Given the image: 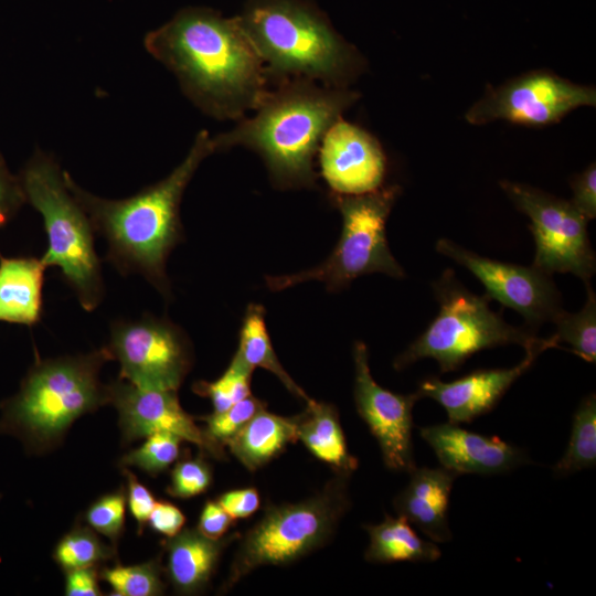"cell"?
Segmentation results:
<instances>
[{
    "mask_svg": "<svg viewBox=\"0 0 596 596\" xmlns=\"http://www.w3.org/2000/svg\"><path fill=\"white\" fill-rule=\"evenodd\" d=\"M143 45L214 118L240 120L267 91V73L238 17L187 8L148 32Z\"/></svg>",
    "mask_w": 596,
    "mask_h": 596,
    "instance_id": "obj_1",
    "label": "cell"
},
{
    "mask_svg": "<svg viewBox=\"0 0 596 596\" xmlns=\"http://www.w3.org/2000/svg\"><path fill=\"white\" fill-rule=\"evenodd\" d=\"M215 151L213 137L200 131L184 160L168 177L120 200L83 190L64 171L70 191L107 242V259L120 273L141 274L162 294L169 292L167 257L183 240L181 199L200 163Z\"/></svg>",
    "mask_w": 596,
    "mask_h": 596,
    "instance_id": "obj_2",
    "label": "cell"
},
{
    "mask_svg": "<svg viewBox=\"0 0 596 596\" xmlns=\"http://www.w3.org/2000/svg\"><path fill=\"white\" fill-rule=\"evenodd\" d=\"M360 95L305 78L280 79L266 91L255 115L213 137L217 150L242 146L258 153L274 185L312 188L315 157L329 128Z\"/></svg>",
    "mask_w": 596,
    "mask_h": 596,
    "instance_id": "obj_3",
    "label": "cell"
},
{
    "mask_svg": "<svg viewBox=\"0 0 596 596\" xmlns=\"http://www.w3.org/2000/svg\"><path fill=\"white\" fill-rule=\"evenodd\" d=\"M238 18L268 78L347 87L362 71L359 52L299 0H249Z\"/></svg>",
    "mask_w": 596,
    "mask_h": 596,
    "instance_id": "obj_4",
    "label": "cell"
},
{
    "mask_svg": "<svg viewBox=\"0 0 596 596\" xmlns=\"http://www.w3.org/2000/svg\"><path fill=\"white\" fill-rule=\"evenodd\" d=\"M106 347L86 354L38 360L19 392L1 404L0 434L19 438L30 454L55 448L81 416L109 404L99 370Z\"/></svg>",
    "mask_w": 596,
    "mask_h": 596,
    "instance_id": "obj_5",
    "label": "cell"
},
{
    "mask_svg": "<svg viewBox=\"0 0 596 596\" xmlns=\"http://www.w3.org/2000/svg\"><path fill=\"white\" fill-rule=\"evenodd\" d=\"M20 180L26 201L43 219L47 237L43 263L58 267L83 309L93 311L103 299L104 284L89 216L51 156L36 151Z\"/></svg>",
    "mask_w": 596,
    "mask_h": 596,
    "instance_id": "obj_6",
    "label": "cell"
},
{
    "mask_svg": "<svg viewBox=\"0 0 596 596\" xmlns=\"http://www.w3.org/2000/svg\"><path fill=\"white\" fill-rule=\"evenodd\" d=\"M351 473L334 472L320 491L295 503H269L242 538L221 593L265 565L284 566L326 545L351 508Z\"/></svg>",
    "mask_w": 596,
    "mask_h": 596,
    "instance_id": "obj_7",
    "label": "cell"
},
{
    "mask_svg": "<svg viewBox=\"0 0 596 596\" xmlns=\"http://www.w3.org/2000/svg\"><path fill=\"white\" fill-rule=\"evenodd\" d=\"M439 312L426 330L394 361L403 370L416 361L432 358L441 373L459 369L472 354L505 344L530 348L540 340L531 329L518 328L490 309V298L469 291L446 269L433 284Z\"/></svg>",
    "mask_w": 596,
    "mask_h": 596,
    "instance_id": "obj_8",
    "label": "cell"
},
{
    "mask_svg": "<svg viewBox=\"0 0 596 596\" xmlns=\"http://www.w3.org/2000/svg\"><path fill=\"white\" fill-rule=\"evenodd\" d=\"M401 193L398 185L355 195L331 193L342 216L340 238L331 255L320 265L290 275L267 276L266 285L284 290L306 281H321L328 290L337 291L355 278L383 273L405 277L404 269L392 255L386 240V221Z\"/></svg>",
    "mask_w": 596,
    "mask_h": 596,
    "instance_id": "obj_9",
    "label": "cell"
},
{
    "mask_svg": "<svg viewBox=\"0 0 596 596\" xmlns=\"http://www.w3.org/2000/svg\"><path fill=\"white\" fill-rule=\"evenodd\" d=\"M500 185L531 221L529 228L535 242L532 265L550 275L572 273L588 285L596 268L588 220L571 201L522 183L501 181Z\"/></svg>",
    "mask_w": 596,
    "mask_h": 596,
    "instance_id": "obj_10",
    "label": "cell"
},
{
    "mask_svg": "<svg viewBox=\"0 0 596 596\" xmlns=\"http://www.w3.org/2000/svg\"><path fill=\"white\" fill-rule=\"evenodd\" d=\"M106 348L120 365L119 377L142 389L178 391L193 363L181 328L150 315L114 322Z\"/></svg>",
    "mask_w": 596,
    "mask_h": 596,
    "instance_id": "obj_11",
    "label": "cell"
},
{
    "mask_svg": "<svg viewBox=\"0 0 596 596\" xmlns=\"http://www.w3.org/2000/svg\"><path fill=\"white\" fill-rule=\"evenodd\" d=\"M596 105V91L549 71H534L489 88L466 113L472 125L504 120L525 126L560 121L582 106Z\"/></svg>",
    "mask_w": 596,
    "mask_h": 596,
    "instance_id": "obj_12",
    "label": "cell"
},
{
    "mask_svg": "<svg viewBox=\"0 0 596 596\" xmlns=\"http://www.w3.org/2000/svg\"><path fill=\"white\" fill-rule=\"evenodd\" d=\"M436 251L470 270L482 283L490 299L519 312L530 328L553 321L564 310L551 275L533 265L490 259L448 238L438 240Z\"/></svg>",
    "mask_w": 596,
    "mask_h": 596,
    "instance_id": "obj_13",
    "label": "cell"
},
{
    "mask_svg": "<svg viewBox=\"0 0 596 596\" xmlns=\"http://www.w3.org/2000/svg\"><path fill=\"white\" fill-rule=\"evenodd\" d=\"M353 396L359 416L376 439L384 466L396 472L416 468L412 440L413 407L417 393L398 394L379 385L370 371L368 348L362 341L353 345Z\"/></svg>",
    "mask_w": 596,
    "mask_h": 596,
    "instance_id": "obj_14",
    "label": "cell"
},
{
    "mask_svg": "<svg viewBox=\"0 0 596 596\" xmlns=\"http://www.w3.org/2000/svg\"><path fill=\"white\" fill-rule=\"evenodd\" d=\"M109 404L118 412L121 443L129 445L166 432L195 445L200 453L217 460L226 459L225 447L214 441L181 406L177 391L142 389L120 377L107 384Z\"/></svg>",
    "mask_w": 596,
    "mask_h": 596,
    "instance_id": "obj_15",
    "label": "cell"
},
{
    "mask_svg": "<svg viewBox=\"0 0 596 596\" xmlns=\"http://www.w3.org/2000/svg\"><path fill=\"white\" fill-rule=\"evenodd\" d=\"M318 155L331 193L355 195L383 187L384 151L374 136L356 125L338 119L326 132Z\"/></svg>",
    "mask_w": 596,
    "mask_h": 596,
    "instance_id": "obj_16",
    "label": "cell"
},
{
    "mask_svg": "<svg viewBox=\"0 0 596 596\" xmlns=\"http://www.w3.org/2000/svg\"><path fill=\"white\" fill-rule=\"evenodd\" d=\"M558 348L554 336L525 349L524 359L510 369L476 370L451 382L436 376L424 379L417 389L419 398L429 397L447 412L449 423H470L492 411L509 387L526 372L546 349Z\"/></svg>",
    "mask_w": 596,
    "mask_h": 596,
    "instance_id": "obj_17",
    "label": "cell"
},
{
    "mask_svg": "<svg viewBox=\"0 0 596 596\" xmlns=\"http://www.w3.org/2000/svg\"><path fill=\"white\" fill-rule=\"evenodd\" d=\"M419 435L432 447L440 465L458 476L507 473L531 462L523 449L449 422L422 427Z\"/></svg>",
    "mask_w": 596,
    "mask_h": 596,
    "instance_id": "obj_18",
    "label": "cell"
},
{
    "mask_svg": "<svg viewBox=\"0 0 596 596\" xmlns=\"http://www.w3.org/2000/svg\"><path fill=\"white\" fill-rule=\"evenodd\" d=\"M409 475L407 486L393 500L396 513L416 525L430 541H450L448 504L458 475L444 467H416Z\"/></svg>",
    "mask_w": 596,
    "mask_h": 596,
    "instance_id": "obj_19",
    "label": "cell"
},
{
    "mask_svg": "<svg viewBox=\"0 0 596 596\" xmlns=\"http://www.w3.org/2000/svg\"><path fill=\"white\" fill-rule=\"evenodd\" d=\"M238 532L213 540L196 528L182 529L162 541L167 553L164 575L177 594L195 595L204 592L214 575L223 551L240 539Z\"/></svg>",
    "mask_w": 596,
    "mask_h": 596,
    "instance_id": "obj_20",
    "label": "cell"
},
{
    "mask_svg": "<svg viewBox=\"0 0 596 596\" xmlns=\"http://www.w3.org/2000/svg\"><path fill=\"white\" fill-rule=\"evenodd\" d=\"M42 258L0 257V321L34 326L42 317Z\"/></svg>",
    "mask_w": 596,
    "mask_h": 596,
    "instance_id": "obj_21",
    "label": "cell"
},
{
    "mask_svg": "<svg viewBox=\"0 0 596 596\" xmlns=\"http://www.w3.org/2000/svg\"><path fill=\"white\" fill-rule=\"evenodd\" d=\"M297 440V418L270 413L266 407L227 443L225 447L249 471H255L276 458L288 444Z\"/></svg>",
    "mask_w": 596,
    "mask_h": 596,
    "instance_id": "obj_22",
    "label": "cell"
},
{
    "mask_svg": "<svg viewBox=\"0 0 596 596\" xmlns=\"http://www.w3.org/2000/svg\"><path fill=\"white\" fill-rule=\"evenodd\" d=\"M296 418L297 440L334 472L352 475L359 461L349 453L337 407L312 400Z\"/></svg>",
    "mask_w": 596,
    "mask_h": 596,
    "instance_id": "obj_23",
    "label": "cell"
},
{
    "mask_svg": "<svg viewBox=\"0 0 596 596\" xmlns=\"http://www.w3.org/2000/svg\"><path fill=\"white\" fill-rule=\"evenodd\" d=\"M370 543L364 553L369 563L387 564L394 562L430 563L441 556V552L433 541L417 535L411 523L398 515L385 514L379 524H368Z\"/></svg>",
    "mask_w": 596,
    "mask_h": 596,
    "instance_id": "obj_24",
    "label": "cell"
},
{
    "mask_svg": "<svg viewBox=\"0 0 596 596\" xmlns=\"http://www.w3.org/2000/svg\"><path fill=\"white\" fill-rule=\"evenodd\" d=\"M235 354L253 370L263 368L276 375L284 386L297 398L306 403L312 401L279 362L266 328L265 309L262 305H248L240 331V342Z\"/></svg>",
    "mask_w": 596,
    "mask_h": 596,
    "instance_id": "obj_25",
    "label": "cell"
},
{
    "mask_svg": "<svg viewBox=\"0 0 596 596\" xmlns=\"http://www.w3.org/2000/svg\"><path fill=\"white\" fill-rule=\"evenodd\" d=\"M596 465V396L594 393L582 400L573 416L568 445L564 455L554 465L555 477H567Z\"/></svg>",
    "mask_w": 596,
    "mask_h": 596,
    "instance_id": "obj_26",
    "label": "cell"
},
{
    "mask_svg": "<svg viewBox=\"0 0 596 596\" xmlns=\"http://www.w3.org/2000/svg\"><path fill=\"white\" fill-rule=\"evenodd\" d=\"M53 558L65 572L99 566L117 558V549L104 543L91 526L78 522L55 545Z\"/></svg>",
    "mask_w": 596,
    "mask_h": 596,
    "instance_id": "obj_27",
    "label": "cell"
},
{
    "mask_svg": "<svg viewBox=\"0 0 596 596\" xmlns=\"http://www.w3.org/2000/svg\"><path fill=\"white\" fill-rule=\"evenodd\" d=\"M164 566L161 555L147 562L124 566L100 567L99 577L118 596H159L164 594L166 583L162 579Z\"/></svg>",
    "mask_w": 596,
    "mask_h": 596,
    "instance_id": "obj_28",
    "label": "cell"
},
{
    "mask_svg": "<svg viewBox=\"0 0 596 596\" xmlns=\"http://www.w3.org/2000/svg\"><path fill=\"white\" fill-rule=\"evenodd\" d=\"M587 300L584 307L575 313L562 310L553 322L556 324L554 334L557 343H568L574 354L583 360L595 363L596 361V296L586 285Z\"/></svg>",
    "mask_w": 596,
    "mask_h": 596,
    "instance_id": "obj_29",
    "label": "cell"
},
{
    "mask_svg": "<svg viewBox=\"0 0 596 596\" xmlns=\"http://www.w3.org/2000/svg\"><path fill=\"white\" fill-rule=\"evenodd\" d=\"M253 369L234 354L224 373L213 382L198 381L192 390L200 396L210 398L213 412H222L251 395Z\"/></svg>",
    "mask_w": 596,
    "mask_h": 596,
    "instance_id": "obj_30",
    "label": "cell"
},
{
    "mask_svg": "<svg viewBox=\"0 0 596 596\" xmlns=\"http://www.w3.org/2000/svg\"><path fill=\"white\" fill-rule=\"evenodd\" d=\"M181 441L180 437L171 433H153L139 447L127 451L119 459V467H136L157 477L178 460Z\"/></svg>",
    "mask_w": 596,
    "mask_h": 596,
    "instance_id": "obj_31",
    "label": "cell"
},
{
    "mask_svg": "<svg viewBox=\"0 0 596 596\" xmlns=\"http://www.w3.org/2000/svg\"><path fill=\"white\" fill-rule=\"evenodd\" d=\"M126 504V490L121 486L97 498L84 513L88 526L110 540L116 549L125 530Z\"/></svg>",
    "mask_w": 596,
    "mask_h": 596,
    "instance_id": "obj_32",
    "label": "cell"
},
{
    "mask_svg": "<svg viewBox=\"0 0 596 596\" xmlns=\"http://www.w3.org/2000/svg\"><path fill=\"white\" fill-rule=\"evenodd\" d=\"M264 407H266V404L251 394L225 411L196 416L195 419L204 422V429L207 435L225 447L227 440L236 435Z\"/></svg>",
    "mask_w": 596,
    "mask_h": 596,
    "instance_id": "obj_33",
    "label": "cell"
},
{
    "mask_svg": "<svg viewBox=\"0 0 596 596\" xmlns=\"http://www.w3.org/2000/svg\"><path fill=\"white\" fill-rule=\"evenodd\" d=\"M200 453L194 458H182L170 472V483L166 491L177 499H190L204 493L213 481L212 466Z\"/></svg>",
    "mask_w": 596,
    "mask_h": 596,
    "instance_id": "obj_34",
    "label": "cell"
},
{
    "mask_svg": "<svg viewBox=\"0 0 596 596\" xmlns=\"http://www.w3.org/2000/svg\"><path fill=\"white\" fill-rule=\"evenodd\" d=\"M121 473L127 480L126 498L129 512L138 524V534L140 535L157 500L152 492L139 481L128 467H123Z\"/></svg>",
    "mask_w": 596,
    "mask_h": 596,
    "instance_id": "obj_35",
    "label": "cell"
},
{
    "mask_svg": "<svg viewBox=\"0 0 596 596\" xmlns=\"http://www.w3.org/2000/svg\"><path fill=\"white\" fill-rule=\"evenodd\" d=\"M25 201L20 177L11 174L0 155V228L7 225Z\"/></svg>",
    "mask_w": 596,
    "mask_h": 596,
    "instance_id": "obj_36",
    "label": "cell"
},
{
    "mask_svg": "<svg viewBox=\"0 0 596 596\" xmlns=\"http://www.w3.org/2000/svg\"><path fill=\"white\" fill-rule=\"evenodd\" d=\"M572 204L588 221L596 216V167L593 162L571 181Z\"/></svg>",
    "mask_w": 596,
    "mask_h": 596,
    "instance_id": "obj_37",
    "label": "cell"
},
{
    "mask_svg": "<svg viewBox=\"0 0 596 596\" xmlns=\"http://www.w3.org/2000/svg\"><path fill=\"white\" fill-rule=\"evenodd\" d=\"M216 502L237 520L254 514L260 505V498L256 488L248 487L225 491L216 498Z\"/></svg>",
    "mask_w": 596,
    "mask_h": 596,
    "instance_id": "obj_38",
    "label": "cell"
},
{
    "mask_svg": "<svg viewBox=\"0 0 596 596\" xmlns=\"http://www.w3.org/2000/svg\"><path fill=\"white\" fill-rule=\"evenodd\" d=\"M185 520V515L177 505L160 500L156 502L147 524L153 532L171 538L183 529Z\"/></svg>",
    "mask_w": 596,
    "mask_h": 596,
    "instance_id": "obj_39",
    "label": "cell"
},
{
    "mask_svg": "<svg viewBox=\"0 0 596 596\" xmlns=\"http://www.w3.org/2000/svg\"><path fill=\"white\" fill-rule=\"evenodd\" d=\"M234 519L216 502L207 500L200 513L196 529L205 536L217 540L226 535Z\"/></svg>",
    "mask_w": 596,
    "mask_h": 596,
    "instance_id": "obj_40",
    "label": "cell"
},
{
    "mask_svg": "<svg viewBox=\"0 0 596 596\" xmlns=\"http://www.w3.org/2000/svg\"><path fill=\"white\" fill-rule=\"evenodd\" d=\"M98 566L65 571V595L100 596Z\"/></svg>",
    "mask_w": 596,
    "mask_h": 596,
    "instance_id": "obj_41",
    "label": "cell"
}]
</instances>
